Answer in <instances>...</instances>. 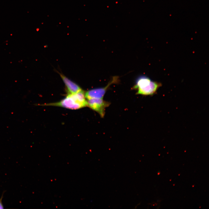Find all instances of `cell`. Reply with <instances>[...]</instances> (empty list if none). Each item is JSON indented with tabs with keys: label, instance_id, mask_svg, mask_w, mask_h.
<instances>
[{
	"label": "cell",
	"instance_id": "cell-6",
	"mask_svg": "<svg viewBox=\"0 0 209 209\" xmlns=\"http://www.w3.org/2000/svg\"><path fill=\"white\" fill-rule=\"evenodd\" d=\"M3 195H2V197H1V198L0 199V209H3L4 208H3V205L2 203V199L3 198Z\"/></svg>",
	"mask_w": 209,
	"mask_h": 209
},
{
	"label": "cell",
	"instance_id": "cell-1",
	"mask_svg": "<svg viewBox=\"0 0 209 209\" xmlns=\"http://www.w3.org/2000/svg\"><path fill=\"white\" fill-rule=\"evenodd\" d=\"M62 107L71 109H78L88 107L85 93L82 91L78 93H69L64 98L59 102L40 105Z\"/></svg>",
	"mask_w": 209,
	"mask_h": 209
},
{
	"label": "cell",
	"instance_id": "cell-5",
	"mask_svg": "<svg viewBox=\"0 0 209 209\" xmlns=\"http://www.w3.org/2000/svg\"><path fill=\"white\" fill-rule=\"evenodd\" d=\"M60 76L64 83L69 93L73 94L82 90L77 84L69 79L66 77L60 74Z\"/></svg>",
	"mask_w": 209,
	"mask_h": 209
},
{
	"label": "cell",
	"instance_id": "cell-2",
	"mask_svg": "<svg viewBox=\"0 0 209 209\" xmlns=\"http://www.w3.org/2000/svg\"><path fill=\"white\" fill-rule=\"evenodd\" d=\"M161 86L160 83L152 81L146 76L142 75L137 78L132 89L137 90V95L152 96L156 93Z\"/></svg>",
	"mask_w": 209,
	"mask_h": 209
},
{
	"label": "cell",
	"instance_id": "cell-3",
	"mask_svg": "<svg viewBox=\"0 0 209 209\" xmlns=\"http://www.w3.org/2000/svg\"><path fill=\"white\" fill-rule=\"evenodd\" d=\"M119 82V77L113 76L105 87L92 89L86 91L85 93V98L87 99L92 98H103L110 86L113 84L118 83Z\"/></svg>",
	"mask_w": 209,
	"mask_h": 209
},
{
	"label": "cell",
	"instance_id": "cell-4",
	"mask_svg": "<svg viewBox=\"0 0 209 209\" xmlns=\"http://www.w3.org/2000/svg\"><path fill=\"white\" fill-rule=\"evenodd\" d=\"M88 107L96 112L100 117L103 118L105 115L106 108L110 105V103L103 98H92L87 99Z\"/></svg>",
	"mask_w": 209,
	"mask_h": 209
}]
</instances>
